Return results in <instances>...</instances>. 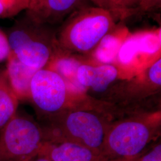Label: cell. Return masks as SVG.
I'll return each mask as SVG.
<instances>
[{"instance_id":"cell-1","label":"cell","mask_w":161,"mask_h":161,"mask_svg":"<svg viewBox=\"0 0 161 161\" xmlns=\"http://www.w3.org/2000/svg\"><path fill=\"white\" fill-rule=\"evenodd\" d=\"M116 25L112 13L97 6H84L67 17L58 32V46L87 52L97 46L104 36Z\"/></svg>"},{"instance_id":"cell-2","label":"cell","mask_w":161,"mask_h":161,"mask_svg":"<svg viewBox=\"0 0 161 161\" xmlns=\"http://www.w3.org/2000/svg\"><path fill=\"white\" fill-rule=\"evenodd\" d=\"M6 35L12 54L37 70L46 66L58 47L56 32L51 26L35 23L25 14L15 21Z\"/></svg>"},{"instance_id":"cell-3","label":"cell","mask_w":161,"mask_h":161,"mask_svg":"<svg viewBox=\"0 0 161 161\" xmlns=\"http://www.w3.org/2000/svg\"><path fill=\"white\" fill-rule=\"evenodd\" d=\"M43 144L38 127L16 114L0 132V161H31Z\"/></svg>"},{"instance_id":"cell-4","label":"cell","mask_w":161,"mask_h":161,"mask_svg":"<svg viewBox=\"0 0 161 161\" xmlns=\"http://www.w3.org/2000/svg\"><path fill=\"white\" fill-rule=\"evenodd\" d=\"M149 137V131L144 124L137 122L122 123L110 132L102 154L135 158L147 144Z\"/></svg>"},{"instance_id":"cell-5","label":"cell","mask_w":161,"mask_h":161,"mask_svg":"<svg viewBox=\"0 0 161 161\" xmlns=\"http://www.w3.org/2000/svg\"><path fill=\"white\" fill-rule=\"evenodd\" d=\"M66 95V84L56 72L43 68L35 74L31 84V96L41 110L58 111L63 106Z\"/></svg>"},{"instance_id":"cell-6","label":"cell","mask_w":161,"mask_h":161,"mask_svg":"<svg viewBox=\"0 0 161 161\" xmlns=\"http://www.w3.org/2000/svg\"><path fill=\"white\" fill-rule=\"evenodd\" d=\"M86 6V0H29L25 15L35 23L52 26Z\"/></svg>"},{"instance_id":"cell-7","label":"cell","mask_w":161,"mask_h":161,"mask_svg":"<svg viewBox=\"0 0 161 161\" xmlns=\"http://www.w3.org/2000/svg\"><path fill=\"white\" fill-rule=\"evenodd\" d=\"M66 127L78 143L102 153L103 128L96 116L82 111L73 112L66 120Z\"/></svg>"},{"instance_id":"cell-8","label":"cell","mask_w":161,"mask_h":161,"mask_svg":"<svg viewBox=\"0 0 161 161\" xmlns=\"http://www.w3.org/2000/svg\"><path fill=\"white\" fill-rule=\"evenodd\" d=\"M161 46L160 28L130 32L122 45L117 58L122 64L128 65L138 55H155L159 53Z\"/></svg>"},{"instance_id":"cell-9","label":"cell","mask_w":161,"mask_h":161,"mask_svg":"<svg viewBox=\"0 0 161 161\" xmlns=\"http://www.w3.org/2000/svg\"><path fill=\"white\" fill-rule=\"evenodd\" d=\"M38 156L53 161H106L102 153L73 142L57 145L44 143Z\"/></svg>"},{"instance_id":"cell-10","label":"cell","mask_w":161,"mask_h":161,"mask_svg":"<svg viewBox=\"0 0 161 161\" xmlns=\"http://www.w3.org/2000/svg\"><path fill=\"white\" fill-rule=\"evenodd\" d=\"M118 75V69L112 64L98 66L80 64L76 76L78 82L83 87L89 86L95 92H103L116 80Z\"/></svg>"},{"instance_id":"cell-11","label":"cell","mask_w":161,"mask_h":161,"mask_svg":"<svg viewBox=\"0 0 161 161\" xmlns=\"http://www.w3.org/2000/svg\"><path fill=\"white\" fill-rule=\"evenodd\" d=\"M7 59L6 74L13 92L19 100L31 96V81L38 70L20 62L11 52Z\"/></svg>"},{"instance_id":"cell-12","label":"cell","mask_w":161,"mask_h":161,"mask_svg":"<svg viewBox=\"0 0 161 161\" xmlns=\"http://www.w3.org/2000/svg\"><path fill=\"white\" fill-rule=\"evenodd\" d=\"M130 34L125 25L116 24L95 47L94 57L96 60L104 64H110L115 62L122 45Z\"/></svg>"},{"instance_id":"cell-13","label":"cell","mask_w":161,"mask_h":161,"mask_svg":"<svg viewBox=\"0 0 161 161\" xmlns=\"http://www.w3.org/2000/svg\"><path fill=\"white\" fill-rule=\"evenodd\" d=\"M19 99L10 86L6 70L0 73V132L16 114Z\"/></svg>"},{"instance_id":"cell-14","label":"cell","mask_w":161,"mask_h":161,"mask_svg":"<svg viewBox=\"0 0 161 161\" xmlns=\"http://www.w3.org/2000/svg\"><path fill=\"white\" fill-rule=\"evenodd\" d=\"M50 69L60 75L64 80V83L68 80L73 84L74 86H82L77 80V71L80 66V62L75 58L67 57L57 58L50 61ZM83 87V86H82Z\"/></svg>"},{"instance_id":"cell-15","label":"cell","mask_w":161,"mask_h":161,"mask_svg":"<svg viewBox=\"0 0 161 161\" xmlns=\"http://www.w3.org/2000/svg\"><path fill=\"white\" fill-rule=\"evenodd\" d=\"M29 0H0V19L15 17L26 10Z\"/></svg>"},{"instance_id":"cell-16","label":"cell","mask_w":161,"mask_h":161,"mask_svg":"<svg viewBox=\"0 0 161 161\" xmlns=\"http://www.w3.org/2000/svg\"><path fill=\"white\" fill-rule=\"evenodd\" d=\"M94 6L108 10L112 13L116 22L126 19L125 14L121 8V0H90Z\"/></svg>"},{"instance_id":"cell-17","label":"cell","mask_w":161,"mask_h":161,"mask_svg":"<svg viewBox=\"0 0 161 161\" xmlns=\"http://www.w3.org/2000/svg\"><path fill=\"white\" fill-rule=\"evenodd\" d=\"M161 0H141L136 14H145L155 12L161 8Z\"/></svg>"},{"instance_id":"cell-18","label":"cell","mask_w":161,"mask_h":161,"mask_svg":"<svg viewBox=\"0 0 161 161\" xmlns=\"http://www.w3.org/2000/svg\"><path fill=\"white\" fill-rule=\"evenodd\" d=\"M148 75L150 80L158 86L161 85V59H158L150 67Z\"/></svg>"},{"instance_id":"cell-19","label":"cell","mask_w":161,"mask_h":161,"mask_svg":"<svg viewBox=\"0 0 161 161\" xmlns=\"http://www.w3.org/2000/svg\"><path fill=\"white\" fill-rule=\"evenodd\" d=\"M141 0H121V8L126 19L135 15Z\"/></svg>"},{"instance_id":"cell-20","label":"cell","mask_w":161,"mask_h":161,"mask_svg":"<svg viewBox=\"0 0 161 161\" xmlns=\"http://www.w3.org/2000/svg\"><path fill=\"white\" fill-rule=\"evenodd\" d=\"M10 52L7 35L0 29V62L7 58Z\"/></svg>"},{"instance_id":"cell-21","label":"cell","mask_w":161,"mask_h":161,"mask_svg":"<svg viewBox=\"0 0 161 161\" xmlns=\"http://www.w3.org/2000/svg\"><path fill=\"white\" fill-rule=\"evenodd\" d=\"M139 161H161V144L157 145Z\"/></svg>"},{"instance_id":"cell-22","label":"cell","mask_w":161,"mask_h":161,"mask_svg":"<svg viewBox=\"0 0 161 161\" xmlns=\"http://www.w3.org/2000/svg\"><path fill=\"white\" fill-rule=\"evenodd\" d=\"M31 161H53L50 160V159L44 157V156H36L33 159H32Z\"/></svg>"},{"instance_id":"cell-23","label":"cell","mask_w":161,"mask_h":161,"mask_svg":"<svg viewBox=\"0 0 161 161\" xmlns=\"http://www.w3.org/2000/svg\"><path fill=\"white\" fill-rule=\"evenodd\" d=\"M135 158H132V159H119V160H116V161H135Z\"/></svg>"}]
</instances>
